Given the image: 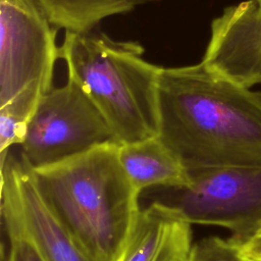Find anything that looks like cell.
<instances>
[{
	"label": "cell",
	"mask_w": 261,
	"mask_h": 261,
	"mask_svg": "<svg viewBox=\"0 0 261 261\" xmlns=\"http://www.w3.org/2000/svg\"><path fill=\"white\" fill-rule=\"evenodd\" d=\"M108 142L115 141L105 118L84 90L67 79L41 100L19 155L32 168H39Z\"/></svg>",
	"instance_id": "8992f818"
},
{
	"label": "cell",
	"mask_w": 261,
	"mask_h": 261,
	"mask_svg": "<svg viewBox=\"0 0 261 261\" xmlns=\"http://www.w3.org/2000/svg\"><path fill=\"white\" fill-rule=\"evenodd\" d=\"M118 159L133 189L140 196L145 190L184 188L191 182L186 165L159 136L118 144Z\"/></svg>",
	"instance_id": "30bf717a"
},
{
	"label": "cell",
	"mask_w": 261,
	"mask_h": 261,
	"mask_svg": "<svg viewBox=\"0 0 261 261\" xmlns=\"http://www.w3.org/2000/svg\"><path fill=\"white\" fill-rule=\"evenodd\" d=\"M244 254L253 261H261V230L242 244Z\"/></svg>",
	"instance_id": "5bb4252c"
},
{
	"label": "cell",
	"mask_w": 261,
	"mask_h": 261,
	"mask_svg": "<svg viewBox=\"0 0 261 261\" xmlns=\"http://www.w3.org/2000/svg\"><path fill=\"white\" fill-rule=\"evenodd\" d=\"M192 246V224L151 201L139 211L113 261H186Z\"/></svg>",
	"instance_id": "9c48e42d"
},
{
	"label": "cell",
	"mask_w": 261,
	"mask_h": 261,
	"mask_svg": "<svg viewBox=\"0 0 261 261\" xmlns=\"http://www.w3.org/2000/svg\"><path fill=\"white\" fill-rule=\"evenodd\" d=\"M186 261H252L242 250V244L233 238L216 236L204 238L190 250Z\"/></svg>",
	"instance_id": "7c38bea8"
},
{
	"label": "cell",
	"mask_w": 261,
	"mask_h": 261,
	"mask_svg": "<svg viewBox=\"0 0 261 261\" xmlns=\"http://www.w3.org/2000/svg\"><path fill=\"white\" fill-rule=\"evenodd\" d=\"M37 0H0V154L21 145L59 57L56 29Z\"/></svg>",
	"instance_id": "277c9868"
},
{
	"label": "cell",
	"mask_w": 261,
	"mask_h": 261,
	"mask_svg": "<svg viewBox=\"0 0 261 261\" xmlns=\"http://www.w3.org/2000/svg\"><path fill=\"white\" fill-rule=\"evenodd\" d=\"M37 185L74 242L93 261H113L141 210L108 142L60 162L33 168Z\"/></svg>",
	"instance_id": "7a4b0ae2"
},
{
	"label": "cell",
	"mask_w": 261,
	"mask_h": 261,
	"mask_svg": "<svg viewBox=\"0 0 261 261\" xmlns=\"http://www.w3.org/2000/svg\"><path fill=\"white\" fill-rule=\"evenodd\" d=\"M1 218L7 239L24 241L44 261H93L47 203L20 155L8 153L1 161Z\"/></svg>",
	"instance_id": "52a82bcc"
},
{
	"label": "cell",
	"mask_w": 261,
	"mask_h": 261,
	"mask_svg": "<svg viewBox=\"0 0 261 261\" xmlns=\"http://www.w3.org/2000/svg\"><path fill=\"white\" fill-rule=\"evenodd\" d=\"M189 172L187 187L152 189L151 201L173 209L192 225L226 228L241 244L261 230V165Z\"/></svg>",
	"instance_id": "5b68a950"
},
{
	"label": "cell",
	"mask_w": 261,
	"mask_h": 261,
	"mask_svg": "<svg viewBox=\"0 0 261 261\" xmlns=\"http://www.w3.org/2000/svg\"><path fill=\"white\" fill-rule=\"evenodd\" d=\"M137 42L114 41L102 32L65 31L59 57L68 79L88 95L117 144L159 136L161 67L143 59Z\"/></svg>",
	"instance_id": "3957f363"
},
{
	"label": "cell",
	"mask_w": 261,
	"mask_h": 261,
	"mask_svg": "<svg viewBox=\"0 0 261 261\" xmlns=\"http://www.w3.org/2000/svg\"><path fill=\"white\" fill-rule=\"evenodd\" d=\"M201 62L243 87L261 84V2L248 0L226 7L213 19Z\"/></svg>",
	"instance_id": "ba28073f"
},
{
	"label": "cell",
	"mask_w": 261,
	"mask_h": 261,
	"mask_svg": "<svg viewBox=\"0 0 261 261\" xmlns=\"http://www.w3.org/2000/svg\"><path fill=\"white\" fill-rule=\"evenodd\" d=\"M3 261H44L35 249L18 239H8V250Z\"/></svg>",
	"instance_id": "4fadbf2b"
},
{
	"label": "cell",
	"mask_w": 261,
	"mask_h": 261,
	"mask_svg": "<svg viewBox=\"0 0 261 261\" xmlns=\"http://www.w3.org/2000/svg\"><path fill=\"white\" fill-rule=\"evenodd\" d=\"M252 261H253V260H252Z\"/></svg>",
	"instance_id": "2e32d148"
},
{
	"label": "cell",
	"mask_w": 261,
	"mask_h": 261,
	"mask_svg": "<svg viewBox=\"0 0 261 261\" xmlns=\"http://www.w3.org/2000/svg\"><path fill=\"white\" fill-rule=\"evenodd\" d=\"M159 137L189 171L261 165V93L202 62L160 68Z\"/></svg>",
	"instance_id": "6da1fadb"
},
{
	"label": "cell",
	"mask_w": 261,
	"mask_h": 261,
	"mask_svg": "<svg viewBox=\"0 0 261 261\" xmlns=\"http://www.w3.org/2000/svg\"><path fill=\"white\" fill-rule=\"evenodd\" d=\"M55 28L72 32L93 30L102 19L158 0H37Z\"/></svg>",
	"instance_id": "8fae6325"
},
{
	"label": "cell",
	"mask_w": 261,
	"mask_h": 261,
	"mask_svg": "<svg viewBox=\"0 0 261 261\" xmlns=\"http://www.w3.org/2000/svg\"><path fill=\"white\" fill-rule=\"evenodd\" d=\"M257 1H259V2H261V0H257Z\"/></svg>",
	"instance_id": "9a60e30c"
}]
</instances>
